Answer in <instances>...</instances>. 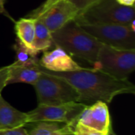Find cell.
Here are the masks:
<instances>
[{"label":"cell","instance_id":"23","mask_svg":"<svg viewBox=\"0 0 135 135\" xmlns=\"http://www.w3.org/2000/svg\"><path fill=\"white\" fill-rule=\"evenodd\" d=\"M6 2V0H0V13H4V14H6V10H5V8H4V4ZM7 15V14H6Z\"/></svg>","mask_w":135,"mask_h":135},{"label":"cell","instance_id":"14","mask_svg":"<svg viewBox=\"0 0 135 135\" xmlns=\"http://www.w3.org/2000/svg\"><path fill=\"white\" fill-rule=\"evenodd\" d=\"M36 20L30 17H24L15 22L14 29L17 38L26 47L33 50V41L35 37ZM37 53V52H36Z\"/></svg>","mask_w":135,"mask_h":135},{"label":"cell","instance_id":"7","mask_svg":"<svg viewBox=\"0 0 135 135\" xmlns=\"http://www.w3.org/2000/svg\"><path fill=\"white\" fill-rule=\"evenodd\" d=\"M85 106L78 102L57 105L38 104L36 108L26 113L28 123L39 121H51L70 124L73 127L78 115Z\"/></svg>","mask_w":135,"mask_h":135},{"label":"cell","instance_id":"18","mask_svg":"<svg viewBox=\"0 0 135 135\" xmlns=\"http://www.w3.org/2000/svg\"><path fill=\"white\" fill-rule=\"evenodd\" d=\"M60 0H46L41 6H40L38 8L32 10L30 13H28L27 15V17H30V18H33V19L36 18L40 14H42L44 12H45L48 8H50L51 6H52L54 4L57 3Z\"/></svg>","mask_w":135,"mask_h":135},{"label":"cell","instance_id":"1","mask_svg":"<svg viewBox=\"0 0 135 135\" xmlns=\"http://www.w3.org/2000/svg\"><path fill=\"white\" fill-rule=\"evenodd\" d=\"M40 68L69 82L78 93V102L85 105H90L97 101L110 104L119 95L135 94L134 85L128 79H118L97 69L83 67L75 71L60 73Z\"/></svg>","mask_w":135,"mask_h":135},{"label":"cell","instance_id":"19","mask_svg":"<svg viewBox=\"0 0 135 135\" xmlns=\"http://www.w3.org/2000/svg\"><path fill=\"white\" fill-rule=\"evenodd\" d=\"M68 1L70 2L73 5H74L80 12L89 7L90 6L97 3L100 0H68Z\"/></svg>","mask_w":135,"mask_h":135},{"label":"cell","instance_id":"12","mask_svg":"<svg viewBox=\"0 0 135 135\" xmlns=\"http://www.w3.org/2000/svg\"><path fill=\"white\" fill-rule=\"evenodd\" d=\"M40 64L21 66L16 63L9 65V75L6 85L15 83H25L33 85L41 74Z\"/></svg>","mask_w":135,"mask_h":135},{"label":"cell","instance_id":"4","mask_svg":"<svg viewBox=\"0 0 135 135\" xmlns=\"http://www.w3.org/2000/svg\"><path fill=\"white\" fill-rule=\"evenodd\" d=\"M39 67L41 74L32 85L36 93L38 104L57 105L78 102V93L69 82Z\"/></svg>","mask_w":135,"mask_h":135},{"label":"cell","instance_id":"24","mask_svg":"<svg viewBox=\"0 0 135 135\" xmlns=\"http://www.w3.org/2000/svg\"><path fill=\"white\" fill-rule=\"evenodd\" d=\"M108 135H117L114 131H113V129H112V127L110 129V131H109V133H108Z\"/></svg>","mask_w":135,"mask_h":135},{"label":"cell","instance_id":"25","mask_svg":"<svg viewBox=\"0 0 135 135\" xmlns=\"http://www.w3.org/2000/svg\"><path fill=\"white\" fill-rule=\"evenodd\" d=\"M68 135H74V134H68Z\"/></svg>","mask_w":135,"mask_h":135},{"label":"cell","instance_id":"13","mask_svg":"<svg viewBox=\"0 0 135 135\" xmlns=\"http://www.w3.org/2000/svg\"><path fill=\"white\" fill-rule=\"evenodd\" d=\"M27 124L31 126L30 130L28 131V135H68L73 134L72 126L63 123L39 121Z\"/></svg>","mask_w":135,"mask_h":135},{"label":"cell","instance_id":"11","mask_svg":"<svg viewBox=\"0 0 135 135\" xmlns=\"http://www.w3.org/2000/svg\"><path fill=\"white\" fill-rule=\"evenodd\" d=\"M27 123V114L11 106L0 93V131L25 127Z\"/></svg>","mask_w":135,"mask_h":135},{"label":"cell","instance_id":"2","mask_svg":"<svg viewBox=\"0 0 135 135\" xmlns=\"http://www.w3.org/2000/svg\"><path fill=\"white\" fill-rule=\"evenodd\" d=\"M54 46L62 48L70 56L95 64L103 44L85 31L74 20L51 32Z\"/></svg>","mask_w":135,"mask_h":135},{"label":"cell","instance_id":"8","mask_svg":"<svg viewBox=\"0 0 135 135\" xmlns=\"http://www.w3.org/2000/svg\"><path fill=\"white\" fill-rule=\"evenodd\" d=\"M78 13V9L70 2L60 0L36 18L40 19L51 32H54L74 20Z\"/></svg>","mask_w":135,"mask_h":135},{"label":"cell","instance_id":"9","mask_svg":"<svg viewBox=\"0 0 135 135\" xmlns=\"http://www.w3.org/2000/svg\"><path fill=\"white\" fill-rule=\"evenodd\" d=\"M76 123L100 132L108 133L112 127L108 104L103 101H97L86 105L78 115Z\"/></svg>","mask_w":135,"mask_h":135},{"label":"cell","instance_id":"10","mask_svg":"<svg viewBox=\"0 0 135 135\" xmlns=\"http://www.w3.org/2000/svg\"><path fill=\"white\" fill-rule=\"evenodd\" d=\"M39 64L41 67L52 72H70L82 69L72 56L66 52L62 48L55 46L51 51H44Z\"/></svg>","mask_w":135,"mask_h":135},{"label":"cell","instance_id":"20","mask_svg":"<svg viewBox=\"0 0 135 135\" xmlns=\"http://www.w3.org/2000/svg\"><path fill=\"white\" fill-rule=\"evenodd\" d=\"M0 135H28V133L25 127H21L13 129L1 131Z\"/></svg>","mask_w":135,"mask_h":135},{"label":"cell","instance_id":"3","mask_svg":"<svg viewBox=\"0 0 135 135\" xmlns=\"http://www.w3.org/2000/svg\"><path fill=\"white\" fill-rule=\"evenodd\" d=\"M134 8L115 0H100L80 11L74 20L79 25L120 24L134 26Z\"/></svg>","mask_w":135,"mask_h":135},{"label":"cell","instance_id":"22","mask_svg":"<svg viewBox=\"0 0 135 135\" xmlns=\"http://www.w3.org/2000/svg\"><path fill=\"white\" fill-rule=\"evenodd\" d=\"M119 4L126 6H134L135 0H115Z\"/></svg>","mask_w":135,"mask_h":135},{"label":"cell","instance_id":"15","mask_svg":"<svg viewBox=\"0 0 135 135\" xmlns=\"http://www.w3.org/2000/svg\"><path fill=\"white\" fill-rule=\"evenodd\" d=\"M36 20L35 27V37L33 41V49L36 52L48 51L53 45L51 32L47 26L38 18Z\"/></svg>","mask_w":135,"mask_h":135},{"label":"cell","instance_id":"21","mask_svg":"<svg viewBox=\"0 0 135 135\" xmlns=\"http://www.w3.org/2000/svg\"><path fill=\"white\" fill-rule=\"evenodd\" d=\"M9 75V66L0 68V93L6 86V81Z\"/></svg>","mask_w":135,"mask_h":135},{"label":"cell","instance_id":"16","mask_svg":"<svg viewBox=\"0 0 135 135\" xmlns=\"http://www.w3.org/2000/svg\"><path fill=\"white\" fill-rule=\"evenodd\" d=\"M13 49L16 55L14 63L21 66H34L39 64L38 53L26 47L17 38L13 44Z\"/></svg>","mask_w":135,"mask_h":135},{"label":"cell","instance_id":"17","mask_svg":"<svg viewBox=\"0 0 135 135\" xmlns=\"http://www.w3.org/2000/svg\"><path fill=\"white\" fill-rule=\"evenodd\" d=\"M74 135H108V133H104L98 131L97 130H94L93 128L85 127L81 123H75L73 126L72 130Z\"/></svg>","mask_w":135,"mask_h":135},{"label":"cell","instance_id":"6","mask_svg":"<svg viewBox=\"0 0 135 135\" xmlns=\"http://www.w3.org/2000/svg\"><path fill=\"white\" fill-rule=\"evenodd\" d=\"M81 27L104 45L124 50H135L134 26L107 24L86 25Z\"/></svg>","mask_w":135,"mask_h":135},{"label":"cell","instance_id":"5","mask_svg":"<svg viewBox=\"0 0 135 135\" xmlns=\"http://www.w3.org/2000/svg\"><path fill=\"white\" fill-rule=\"evenodd\" d=\"M94 69L118 79H128L135 70V50H124L103 44Z\"/></svg>","mask_w":135,"mask_h":135}]
</instances>
